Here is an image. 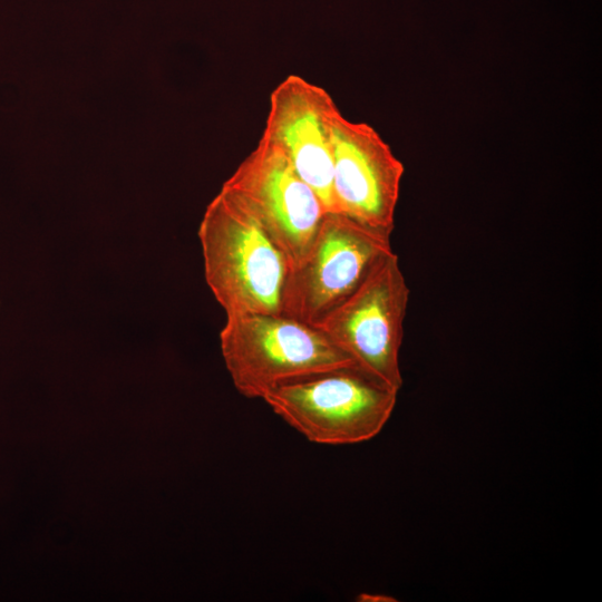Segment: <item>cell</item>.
<instances>
[{"label": "cell", "instance_id": "1", "mask_svg": "<svg viewBox=\"0 0 602 602\" xmlns=\"http://www.w3.org/2000/svg\"><path fill=\"white\" fill-rule=\"evenodd\" d=\"M206 283L226 317L281 314L289 263L247 206L222 187L198 229Z\"/></svg>", "mask_w": 602, "mask_h": 602}, {"label": "cell", "instance_id": "2", "mask_svg": "<svg viewBox=\"0 0 602 602\" xmlns=\"http://www.w3.org/2000/svg\"><path fill=\"white\" fill-rule=\"evenodd\" d=\"M398 392L349 365L282 382L262 400L311 443L352 445L370 440L382 430Z\"/></svg>", "mask_w": 602, "mask_h": 602}, {"label": "cell", "instance_id": "3", "mask_svg": "<svg viewBox=\"0 0 602 602\" xmlns=\"http://www.w3.org/2000/svg\"><path fill=\"white\" fill-rule=\"evenodd\" d=\"M220 347L235 389L250 399L292 379L355 365L320 328L283 314L226 317Z\"/></svg>", "mask_w": 602, "mask_h": 602}, {"label": "cell", "instance_id": "4", "mask_svg": "<svg viewBox=\"0 0 602 602\" xmlns=\"http://www.w3.org/2000/svg\"><path fill=\"white\" fill-rule=\"evenodd\" d=\"M390 237L341 213H326L304 258L288 271L281 314L319 327L392 250Z\"/></svg>", "mask_w": 602, "mask_h": 602}, {"label": "cell", "instance_id": "5", "mask_svg": "<svg viewBox=\"0 0 602 602\" xmlns=\"http://www.w3.org/2000/svg\"><path fill=\"white\" fill-rule=\"evenodd\" d=\"M409 288L394 250L383 254L320 328L352 362L400 390Z\"/></svg>", "mask_w": 602, "mask_h": 602}, {"label": "cell", "instance_id": "6", "mask_svg": "<svg viewBox=\"0 0 602 602\" xmlns=\"http://www.w3.org/2000/svg\"><path fill=\"white\" fill-rule=\"evenodd\" d=\"M222 187L247 206L285 255L289 269L304 258L326 211L276 146L261 137Z\"/></svg>", "mask_w": 602, "mask_h": 602}, {"label": "cell", "instance_id": "7", "mask_svg": "<svg viewBox=\"0 0 602 602\" xmlns=\"http://www.w3.org/2000/svg\"><path fill=\"white\" fill-rule=\"evenodd\" d=\"M333 211L372 229L392 233L402 162L367 123L330 119Z\"/></svg>", "mask_w": 602, "mask_h": 602}, {"label": "cell", "instance_id": "8", "mask_svg": "<svg viewBox=\"0 0 602 602\" xmlns=\"http://www.w3.org/2000/svg\"><path fill=\"white\" fill-rule=\"evenodd\" d=\"M337 108L324 88L289 75L270 94L261 136L285 155L326 213L333 211L330 119Z\"/></svg>", "mask_w": 602, "mask_h": 602}, {"label": "cell", "instance_id": "9", "mask_svg": "<svg viewBox=\"0 0 602 602\" xmlns=\"http://www.w3.org/2000/svg\"><path fill=\"white\" fill-rule=\"evenodd\" d=\"M357 601L362 602H391L397 601L392 596L383 595V594H369V593H361L357 596Z\"/></svg>", "mask_w": 602, "mask_h": 602}]
</instances>
